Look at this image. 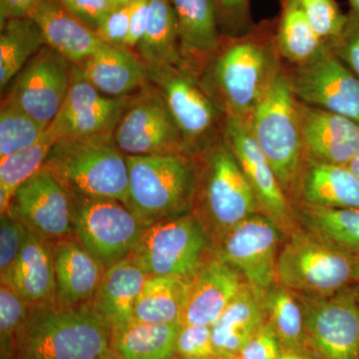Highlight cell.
<instances>
[{
    "label": "cell",
    "instance_id": "6da1fadb",
    "mask_svg": "<svg viewBox=\"0 0 359 359\" xmlns=\"http://www.w3.org/2000/svg\"><path fill=\"white\" fill-rule=\"evenodd\" d=\"M276 30V16L254 23L237 36L223 35L219 50L197 77L224 117L249 125L282 70Z\"/></svg>",
    "mask_w": 359,
    "mask_h": 359
},
{
    "label": "cell",
    "instance_id": "7a4b0ae2",
    "mask_svg": "<svg viewBox=\"0 0 359 359\" xmlns=\"http://www.w3.org/2000/svg\"><path fill=\"white\" fill-rule=\"evenodd\" d=\"M195 160L191 214L217 247L231 229L261 212V208L224 133L197 153Z\"/></svg>",
    "mask_w": 359,
    "mask_h": 359
},
{
    "label": "cell",
    "instance_id": "3957f363",
    "mask_svg": "<svg viewBox=\"0 0 359 359\" xmlns=\"http://www.w3.org/2000/svg\"><path fill=\"white\" fill-rule=\"evenodd\" d=\"M112 351V334L90 304L30 306L4 359H98Z\"/></svg>",
    "mask_w": 359,
    "mask_h": 359
},
{
    "label": "cell",
    "instance_id": "277c9868",
    "mask_svg": "<svg viewBox=\"0 0 359 359\" xmlns=\"http://www.w3.org/2000/svg\"><path fill=\"white\" fill-rule=\"evenodd\" d=\"M42 169L55 177L69 195L128 203V164L114 132L59 139Z\"/></svg>",
    "mask_w": 359,
    "mask_h": 359
},
{
    "label": "cell",
    "instance_id": "5b68a950",
    "mask_svg": "<svg viewBox=\"0 0 359 359\" xmlns=\"http://www.w3.org/2000/svg\"><path fill=\"white\" fill-rule=\"evenodd\" d=\"M126 207L144 226L191 212L196 183L195 155H126Z\"/></svg>",
    "mask_w": 359,
    "mask_h": 359
},
{
    "label": "cell",
    "instance_id": "8992f818",
    "mask_svg": "<svg viewBox=\"0 0 359 359\" xmlns=\"http://www.w3.org/2000/svg\"><path fill=\"white\" fill-rule=\"evenodd\" d=\"M249 126L292 203L306 155L297 99L283 68L257 106Z\"/></svg>",
    "mask_w": 359,
    "mask_h": 359
},
{
    "label": "cell",
    "instance_id": "52a82bcc",
    "mask_svg": "<svg viewBox=\"0 0 359 359\" xmlns=\"http://www.w3.org/2000/svg\"><path fill=\"white\" fill-rule=\"evenodd\" d=\"M278 283L299 294L330 295L354 285L353 257L299 224L285 236L276 268Z\"/></svg>",
    "mask_w": 359,
    "mask_h": 359
},
{
    "label": "cell",
    "instance_id": "ba28073f",
    "mask_svg": "<svg viewBox=\"0 0 359 359\" xmlns=\"http://www.w3.org/2000/svg\"><path fill=\"white\" fill-rule=\"evenodd\" d=\"M216 254V245L188 212L146 226L131 255L150 276L190 280Z\"/></svg>",
    "mask_w": 359,
    "mask_h": 359
},
{
    "label": "cell",
    "instance_id": "9c48e42d",
    "mask_svg": "<svg viewBox=\"0 0 359 359\" xmlns=\"http://www.w3.org/2000/svg\"><path fill=\"white\" fill-rule=\"evenodd\" d=\"M69 197L78 242L104 269L133 252L145 226L126 205L108 198Z\"/></svg>",
    "mask_w": 359,
    "mask_h": 359
},
{
    "label": "cell",
    "instance_id": "30bf717a",
    "mask_svg": "<svg viewBox=\"0 0 359 359\" xmlns=\"http://www.w3.org/2000/svg\"><path fill=\"white\" fill-rule=\"evenodd\" d=\"M149 81L160 90L193 155L223 135L224 116L184 67L146 66Z\"/></svg>",
    "mask_w": 359,
    "mask_h": 359
},
{
    "label": "cell",
    "instance_id": "8fae6325",
    "mask_svg": "<svg viewBox=\"0 0 359 359\" xmlns=\"http://www.w3.org/2000/svg\"><path fill=\"white\" fill-rule=\"evenodd\" d=\"M299 297L306 351L316 359H359V304L354 285L330 295Z\"/></svg>",
    "mask_w": 359,
    "mask_h": 359
},
{
    "label": "cell",
    "instance_id": "7c38bea8",
    "mask_svg": "<svg viewBox=\"0 0 359 359\" xmlns=\"http://www.w3.org/2000/svg\"><path fill=\"white\" fill-rule=\"evenodd\" d=\"M114 139L125 155H193L164 96L151 82L130 97Z\"/></svg>",
    "mask_w": 359,
    "mask_h": 359
},
{
    "label": "cell",
    "instance_id": "4fadbf2b",
    "mask_svg": "<svg viewBox=\"0 0 359 359\" xmlns=\"http://www.w3.org/2000/svg\"><path fill=\"white\" fill-rule=\"evenodd\" d=\"M285 238L278 224L259 212L231 229L217 245V254L243 273L259 297L278 283V255Z\"/></svg>",
    "mask_w": 359,
    "mask_h": 359
},
{
    "label": "cell",
    "instance_id": "5bb4252c",
    "mask_svg": "<svg viewBox=\"0 0 359 359\" xmlns=\"http://www.w3.org/2000/svg\"><path fill=\"white\" fill-rule=\"evenodd\" d=\"M283 69L299 102L359 122V79L332 48L306 65Z\"/></svg>",
    "mask_w": 359,
    "mask_h": 359
},
{
    "label": "cell",
    "instance_id": "9a60e30c",
    "mask_svg": "<svg viewBox=\"0 0 359 359\" xmlns=\"http://www.w3.org/2000/svg\"><path fill=\"white\" fill-rule=\"evenodd\" d=\"M72 66L65 56L45 45L16 75L2 97L48 127L65 103Z\"/></svg>",
    "mask_w": 359,
    "mask_h": 359
},
{
    "label": "cell",
    "instance_id": "2e32d148",
    "mask_svg": "<svg viewBox=\"0 0 359 359\" xmlns=\"http://www.w3.org/2000/svg\"><path fill=\"white\" fill-rule=\"evenodd\" d=\"M223 133L249 180L261 212L273 219L287 236L297 224L294 208L249 125L235 118L224 117Z\"/></svg>",
    "mask_w": 359,
    "mask_h": 359
},
{
    "label": "cell",
    "instance_id": "e0dca14e",
    "mask_svg": "<svg viewBox=\"0 0 359 359\" xmlns=\"http://www.w3.org/2000/svg\"><path fill=\"white\" fill-rule=\"evenodd\" d=\"M6 212L48 242L68 237L74 231L69 195L44 169L16 190Z\"/></svg>",
    "mask_w": 359,
    "mask_h": 359
},
{
    "label": "cell",
    "instance_id": "ac0fdd59",
    "mask_svg": "<svg viewBox=\"0 0 359 359\" xmlns=\"http://www.w3.org/2000/svg\"><path fill=\"white\" fill-rule=\"evenodd\" d=\"M130 97L103 95L73 65L65 103L47 130L56 140L114 132Z\"/></svg>",
    "mask_w": 359,
    "mask_h": 359
},
{
    "label": "cell",
    "instance_id": "d6986e66",
    "mask_svg": "<svg viewBox=\"0 0 359 359\" xmlns=\"http://www.w3.org/2000/svg\"><path fill=\"white\" fill-rule=\"evenodd\" d=\"M306 160L346 166L359 148V122L297 100Z\"/></svg>",
    "mask_w": 359,
    "mask_h": 359
},
{
    "label": "cell",
    "instance_id": "ffe728a7",
    "mask_svg": "<svg viewBox=\"0 0 359 359\" xmlns=\"http://www.w3.org/2000/svg\"><path fill=\"white\" fill-rule=\"evenodd\" d=\"M245 283L237 268L215 255L189 280L181 325L211 327Z\"/></svg>",
    "mask_w": 359,
    "mask_h": 359
},
{
    "label": "cell",
    "instance_id": "44dd1931",
    "mask_svg": "<svg viewBox=\"0 0 359 359\" xmlns=\"http://www.w3.org/2000/svg\"><path fill=\"white\" fill-rule=\"evenodd\" d=\"M178 26L183 67L197 78L221 47L215 0H170Z\"/></svg>",
    "mask_w": 359,
    "mask_h": 359
},
{
    "label": "cell",
    "instance_id": "7402d4cb",
    "mask_svg": "<svg viewBox=\"0 0 359 359\" xmlns=\"http://www.w3.org/2000/svg\"><path fill=\"white\" fill-rule=\"evenodd\" d=\"M149 273L132 255L104 271L91 306L113 335L134 321V309Z\"/></svg>",
    "mask_w": 359,
    "mask_h": 359
},
{
    "label": "cell",
    "instance_id": "603a6c76",
    "mask_svg": "<svg viewBox=\"0 0 359 359\" xmlns=\"http://www.w3.org/2000/svg\"><path fill=\"white\" fill-rule=\"evenodd\" d=\"M56 308L74 309L89 306L105 269L74 241L59 242L53 252Z\"/></svg>",
    "mask_w": 359,
    "mask_h": 359
},
{
    "label": "cell",
    "instance_id": "cb8c5ba5",
    "mask_svg": "<svg viewBox=\"0 0 359 359\" xmlns=\"http://www.w3.org/2000/svg\"><path fill=\"white\" fill-rule=\"evenodd\" d=\"M82 75L103 95H133L149 84L147 68L133 50L104 43L76 65Z\"/></svg>",
    "mask_w": 359,
    "mask_h": 359
},
{
    "label": "cell",
    "instance_id": "d4e9b609",
    "mask_svg": "<svg viewBox=\"0 0 359 359\" xmlns=\"http://www.w3.org/2000/svg\"><path fill=\"white\" fill-rule=\"evenodd\" d=\"M32 18L39 26L45 45L77 65L104 44L96 32L77 20L59 0H44Z\"/></svg>",
    "mask_w": 359,
    "mask_h": 359
},
{
    "label": "cell",
    "instance_id": "484cf974",
    "mask_svg": "<svg viewBox=\"0 0 359 359\" xmlns=\"http://www.w3.org/2000/svg\"><path fill=\"white\" fill-rule=\"evenodd\" d=\"M359 209V179L347 168L306 160L292 205Z\"/></svg>",
    "mask_w": 359,
    "mask_h": 359
},
{
    "label": "cell",
    "instance_id": "4316f807",
    "mask_svg": "<svg viewBox=\"0 0 359 359\" xmlns=\"http://www.w3.org/2000/svg\"><path fill=\"white\" fill-rule=\"evenodd\" d=\"M9 285L30 306H56L53 252L48 241L28 228Z\"/></svg>",
    "mask_w": 359,
    "mask_h": 359
},
{
    "label": "cell",
    "instance_id": "83f0119b",
    "mask_svg": "<svg viewBox=\"0 0 359 359\" xmlns=\"http://www.w3.org/2000/svg\"><path fill=\"white\" fill-rule=\"evenodd\" d=\"M266 320L257 292L245 283L211 325L212 344L218 358L238 356L250 335Z\"/></svg>",
    "mask_w": 359,
    "mask_h": 359
},
{
    "label": "cell",
    "instance_id": "f1b7e54d",
    "mask_svg": "<svg viewBox=\"0 0 359 359\" xmlns=\"http://www.w3.org/2000/svg\"><path fill=\"white\" fill-rule=\"evenodd\" d=\"M276 42L283 65L299 66L330 48L316 34L297 0H278Z\"/></svg>",
    "mask_w": 359,
    "mask_h": 359
},
{
    "label": "cell",
    "instance_id": "f546056e",
    "mask_svg": "<svg viewBox=\"0 0 359 359\" xmlns=\"http://www.w3.org/2000/svg\"><path fill=\"white\" fill-rule=\"evenodd\" d=\"M297 224L351 257L359 256V209L292 205Z\"/></svg>",
    "mask_w": 359,
    "mask_h": 359
},
{
    "label": "cell",
    "instance_id": "4dcf8cb0",
    "mask_svg": "<svg viewBox=\"0 0 359 359\" xmlns=\"http://www.w3.org/2000/svg\"><path fill=\"white\" fill-rule=\"evenodd\" d=\"M134 52L145 66L183 67L178 26L170 0H151L147 28Z\"/></svg>",
    "mask_w": 359,
    "mask_h": 359
},
{
    "label": "cell",
    "instance_id": "1f68e13d",
    "mask_svg": "<svg viewBox=\"0 0 359 359\" xmlns=\"http://www.w3.org/2000/svg\"><path fill=\"white\" fill-rule=\"evenodd\" d=\"M188 290L185 278L149 276L135 306L134 321L181 325Z\"/></svg>",
    "mask_w": 359,
    "mask_h": 359
},
{
    "label": "cell",
    "instance_id": "d6a6232c",
    "mask_svg": "<svg viewBox=\"0 0 359 359\" xmlns=\"http://www.w3.org/2000/svg\"><path fill=\"white\" fill-rule=\"evenodd\" d=\"M180 328V323L133 321L113 335V349L122 359H174Z\"/></svg>",
    "mask_w": 359,
    "mask_h": 359
},
{
    "label": "cell",
    "instance_id": "836d02e7",
    "mask_svg": "<svg viewBox=\"0 0 359 359\" xmlns=\"http://www.w3.org/2000/svg\"><path fill=\"white\" fill-rule=\"evenodd\" d=\"M1 94L30 59L45 46L43 35L32 18H13L0 25Z\"/></svg>",
    "mask_w": 359,
    "mask_h": 359
},
{
    "label": "cell",
    "instance_id": "e575fe53",
    "mask_svg": "<svg viewBox=\"0 0 359 359\" xmlns=\"http://www.w3.org/2000/svg\"><path fill=\"white\" fill-rule=\"evenodd\" d=\"M259 299L283 351H306L304 308L299 294L276 283L262 292Z\"/></svg>",
    "mask_w": 359,
    "mask_h": 359
},
{
    "label": "cell",
    "instance_id": "d590c367",
    "mask_svg": "<svg viewBox=\"0 0 359 359\" xmlns=\"http://www.w3.org/2000/svg\"><path fill=\"white\" fill-rule=\"evenodd\" d=\"M56 140L46 129L32 147L0 160V212H7L14 193L43 167Z\"/></svg>",
    "mask_w": 359,
    "mask_h": 359
},
{
    "label": "cell",
    "instance_id": "8d00e7d4",
    "mask_svg": "<svg viewBox=\"0 0 359 359\" xmlns=\"http://www.w3.org/2000/svg\"><path fill=\"white\" fill-rule=\"evenodd\" d=\"M48 127L36 121L18 104L2 97L0 107V160L32 147Z\"/></svg>",
    "mask_w": 359,
    "mask_h": 359
},
{
    "label": "cell",
    "instance_id": "74e56055",
    "mask_svg": "<svg viewBox=\"0 0 359 359\" xmlns=\"http://www.w3.org/2000/svg\"><path fill=\"white\" fill-rule=\"evenodd\" d=\"M316 34L330 46L341 36L347 14L337 0H297Z\"/></svg>",
    "mask_w": 359,
    "mask_h": 359
},
{
    "label": "cell",
    "instance_id": "f35d334b",
    "mask_svg": "<svg viewBox=\"0 0 359 359\" xmlns=\"http://www.w3.org/2000/svg\"><path fill=\"white\" fill-rule=\"evenodd\" d=\"M30 304L11 285L0 287V348L1 359L8 353L11 344L29 313Z\"/></svg>",
    "mask_w": 359,
    "mask_h": 359
},
{
    "label": "cell",
    "instance_id": "ab89813d",
    "mask_svg": "<svg viewBox=\"0 0 359 359\" xmlns=\"http://www.w3.org/2000/svg\"><path fill=\"white\" fill-rule=\"evenodd\" d=\"M27 228L8 212L0 218V278L1 283L11 285V275L18 262Z\"/></svg>",
    "mask_w": 359,
    "mask_h": 359
},
{
    "label": "cell",
    "instance_id": "60d3db41",
    "mask_svg": "<svg viewBox=\"0 0 359 359\" xmlns=\"http://www.w3.org/2000/svg\"><path fill=\"white\" fill-rule=\"evenodd\" d=\"M176 356L187 358L217 359L211 327L204 325H181L176 344Z\"/></svg>",
    "mask_w": 359,
    "mask_h": 359
},
{
    "label": "cell",
    "instance_id": "b9f144b4",
    "mask_svg": "<svg viewBox=\"0 0 359 359\" xmlns=\"http://www.w3.org/2000/svg\"><path fill=\"white\" fill-rule=\"evenodd\" d=\"M215 4L222 34L237 36L254 25L250 16V0H215Z\"/></svg>",
    "mask_w": 359,
    "mask_h": 359
},
{
    "label": "cell",
    "instance_id": "7bdbcfd3",
    "mask_svg": "<svg viewBox=\"0 0 359 359\" xmlns=\"http://www.w3.org/2000/svg\"><path fill=\"white\" fill-rule=\"evenodd\" d=\"M282 353L280 339L266 320L250 335L238 356L240 359H278Z\"/></svg>",
    "mask_w": 359,
    "mask_h": 359
},
{
    "label": "cell",
    "instance_id": "ee69618b",
    "mask_svg": "<svg viewBox=\"0 0 359 359\" xmlns=\"http://www.w3.org/2000/svg\"><path fill=\"white\" fill-rule=\"evenodd\" d=\"M330 48L359 79V13H347L346 28Z\"/></svg>",
    "mask_w": 359,
    "mask_h": 359
},
{
    "label": "cell",
    "instance_id": "f6af8a7d",
    "mask_svg": "<svg viewBox=\"0 0 359 359\" xmlns=\"http://www.w3.org/2000/svg\"><path fill=\"white\" fill-rule=\"evenodd\" d=\"M61 2L77 20L95 32L118 6L116 0H65Z\"/></svg>",
    "mask_w": 359,
    "mask_h": 359
},
{
    "label": "cell",
    "instance_id": "bcb514c9",
    "mask_svg": "<svg viewBox=\"0 0 359 359\" xmlns=\"http://www.w3.org/2000/svg\"><path fill=\"white\" fill-rule=\"evenodd\" d=\"M133 4L118 6L112 13L105 18L100 27L96 30L97 36L104 43L113 46L126 47L128 37L130 16H131Z\"/></svg>",
    "mask_w": 359,
    "mask_h": 359
},
{
    "label": "cell",
    "instance_id": "7dc6e473",
    "mask_svg": "<svg viewBox=\"0 0 359 359\" xmlns=\"http://www.w3.org/2000/svg\"><path fill=\"white\" fill-rule=\"evenodd\" d=\"M151 0H138L134 2L131 16L128 37L126 40V48L135 51L141 41L147 28L149 15H150Z\"/></svg>",
    "mask_w": 359,
    "mask_h": 359
},
{
    "label": "cell",
    "instance_id": "c3c4849f",
    "mask_svg": "<svg viewBox=\"0 0 359 359\" xmlns=\"http://www.w3.org/2000/svg\"><path fill=\"white\" fill-rule=\"evenodd\" d=\"M44 0H0V25L13 18H32Z\"/></svg>",
    "mask_w": 359,
    "mask_h": 359
},
{
    "label": "cell",
    "instance_id": "681fc988",
    "mask_svg": "<svg viewBox=\"0 0 359 359\" xmlns=\"http://www.w3.org/2000/svg\"><path fill=\"white\" fill-rule=\"evenodd\" d=\"M278 359H316L306 351H283Z\"/></svg>",
    "mask_w": 359,
    "mask_h": 359
},
{
    "label": "cell",
    "instance_id": "f907efd6",
    "mask_svg": "<svg viewBox=\"0 0 359 359\" xmlns=\"http://www.w3.org/2000/svg\"><path fill=\"white\" fill-rule=\"evenodd\" d=\"M347 168L359 179V148L354 154L353 159L346 165Z\"/></svg>",
    "mask_w": 359,
    "mask_h": 359
},
{
    "label": "cell",
    "instance_id": "816d5d0a",
    "mask_svg": "<svg viewBox=\"0 0 359 359\" xmlns=\"http://www.w3.org/2000/svg\"><path fill=\"white\" fill-rule=\"evenodd\" d=\"M353 282L359 285V256L353 257Z\"/></svg>",
    "mask_w": 359,
    "mask_h": 359
},
{
    "label": "cell",
    "instance_id": "f5cc1de1",
    "mask_svg": "<svg viewBox=\"0 0 359 359\" xmlns=\"http://www.w3.org/2000/svg\"><path fill=\"white\" fill-rule=\"evenodd\" d=\"M351 13H359V0H349Z\"/></svg>",
    "mask_w": 359,
    "mask_h": 359
},
{
    "label": "cell",
    "instance_id": "db71d44e",
    "mask_svg": "<svg viewBox=\"0 0 359 359\" xmlns=\"http://www.w3.org/2000/svg\"><path fill=\"white\" fill-rule=\"evenodd\" d=\"M98 359H122L118 355L117 353H115L114 349L112 351H110L109 353L106 354V355L102 356V358Z\"/></svg>",
    "mask_w": 359,
    "mask_h": 359
},
{
    "label": "cell",
    "instance_id": "11a10c76",
    "mask_svg": "<svg viewBox=\"0 0 359 359\" xmlns=\"http://www.w3.org/2000/svg\"><path fill=\"white\" fill-rule=\"evenodd\" d=\"M116 1H117L118 6H124V4H133V2L138 1V0H116Z\"/></svg>",
    "mask_w": 359,
    "mask_h": 359
},
{
    "label": "cell",
    "instance_id": "9f6ffc18",
    "mask_svg": "<svg viewBox=\"0 0 359 359\" xmlns=\"http://www.w3.org/2000/svg\"><path fill=\"white\" fill-rule=\"evenodd\" d=\"M354 292H355L356 299L359 304V285H354Z\"/></svg>",
    "mask_w": 359,
    "mask_h": 359
},
{
    "label": "cell",
    "instance_id": "6f0895ef",
    "mask_svg": "<svg viewBox=\"0 0 359 359\" xmlns=\"http://www.w3.org/2000/svg\"><path fill=\"white\" fill-rule=\"evenodd\" d=\"M217 359H240L238 356H224V358H219Z\"/></svg>",
    "mask_w": 359,
    "mask_h": 359
},
{
    "label": "cell",
    "instance_id": "680465c9",
    "mask_svg": "<svg viewBox=\"0 0 359 359\" xmlns=\"http://www.w3.org/2000/svg\"><path fill=\"white\" fill-rule=\"evenodd\" d=\"M174 359H202V358H179V356H176Z\"/></svg>",
    "mask_w": 359,
    "mask_h": 359
},
{
    "label": "cell",
    "instance_id": "91938a15",
    "mask_svg": "<svg viewBox=\"0 0 359 359\" xmlns=\"http://www.w3.org/2000/svg\"><path fill=\"white\" fill-rule=\"evenodd\" d=\"M59 1H65V0H59Z\"/></svg>",
    "mask_w": 359,
    "mask_h": 359
}]
</instances>
